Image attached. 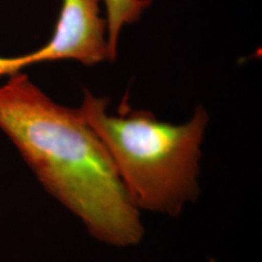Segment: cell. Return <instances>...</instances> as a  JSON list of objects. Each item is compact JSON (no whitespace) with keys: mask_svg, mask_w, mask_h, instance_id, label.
Listing matches in <instances>:
<instances>
[{"mask_svg":"<svg viewBox=\"0 0 262 262\" xmlns=\"http://www.w3.org/2000/svg\"><path fill=\"white\" fill-rule=\"evenodd\" d=\"M107 14V42L110 60L117 56L118 43L122 28L139 20L151 0H103Z\"/></svg>","mask_w":262,"mask_h":262,"instance_id":"277c9868","label":"cell"},{"mask_svg":"<svg viewBox=\"0 0 262 262\" xmlns=\"http://www.w3.org/2000/svg\"><path fill=\"white\" fill-rule=\"evenodd\" d=\"M100 0H61L56 28L47 44L36 51L7 57L11 72L35 63L72 59L84 66H95L110 59L107 21L100 17Z\"/></svg>","mask_w":262,"mask_h":262,"instance_id":"3957f363","label":"cell"},{"mask_svg":"<svg viewBox=\"0 0 262 262\" xmlns=\"http://www.w3.org/2000/svg\"><path fill=\"white\" fill-rule=\"evenodd\" d=\"M109 99L84 91L78 110L108 151L133 204L142 212L175 217L200 194L199 175L208 114L198 106L182 124L132 109L123 98L116 115Z\"/></svg>","mask_w":262,"mask_h":262,"instance_id":"7a4b0ae2","label":"cell"},{"mask_svg":"<svg viewBox=\"0 0 262 262\" xmlns=\"http://www.w3.org/2000/svg\"><path fill=\"white\" fill-rule=\"evenodd\" d=\"M0 128L93 238L119 249L140 245L146 232L142 213L78 110L56 103L18 72L0 86Z\"/></svg>","mask_w":262,"mask_h":262,"instance_id":"6da1fadb","label":"cell"}]
</instances>
